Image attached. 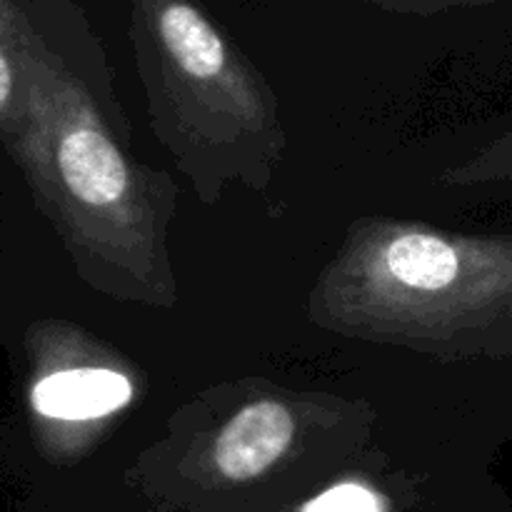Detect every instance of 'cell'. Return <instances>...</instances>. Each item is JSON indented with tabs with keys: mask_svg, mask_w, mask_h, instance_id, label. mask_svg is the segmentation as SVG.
I'll use <instances>...</instances> for the list:
<instances>
[{
	"mask_svg": "<svg viewBox=\"0 0 512 512\" xmlns=\"http://www.w3.org/2000/svg\"><path fill=\"white\" fill-rule=\"evenodd\" d=\"M120 115L33 48L25 50V125L10 158L80 278L125 303L173 308L168 253L178 185L125 150Z\"/></svg>",
	"mask_w": 512,
	"mask_h": 512,
	"instance_id": "6da1fadb",
	"label": "cell"
},
{
	"mask_svg": "<svg viewBox=\"0 0 512 512\" xmlns=\"http://www.w3.org/2000/svg\"><path fill=\"white\" fill-rule=\"evenodd\" d=\"M310 320L450 363L510 358L512 235L358 220L310 293Z\"/></svg>",
	"mask_w": 512,
	"mask_h": 512,
	"instance_id": "7a4b0ae2",
	"label": "cell"
},
{
	"mask_svg": "<svg viewBox=\"0 0 512 512\" xmlns=\"http://www.w3.org/2000/svg\"><path fill=\"white\" fill-rule=\"evenodd\" d=\"M155 35L163 55L148 75L155 138L205 203L220 200L233 183L263 190L285 150L273 95L235 65L193 5H165Z\"/></svg>",
	"mask_w": 512,
	"mask_h": 512,
	"instance_id": "3957f363",
	"label": "cell"
},
{
	"mask_svg": "<svg viewBox=\"0 0 512 512\" xmlns=\"http://www.w3.org/2000/svg\"><path fill=\"white\" fill-rule=\"evenodd\" d=\"M28 400L40 423H93L125 408L133 383L105 365H63L35 375Z\"/></svg>",
	"mask_w": 512,
	"mask_h": 512,
	"instance_id": "277c9868",
	"label": "cell"
},
{
	"mask_svg": "<svg viewBox=\"0 0 512 512\" xmlns=\"http://www.w3.org/2000/svg\"><path fill=\"white\" fill-rule=\"evenodd\" d=\"M293 410L273 398L243 405L220 428L213 443V465L228 480H253L273 468L295 440Z\"/></svg>",
	"mask_w": 512,
	"mask_h": 512,
	"instance_id": "5b68a950",
	"label": "cell"
},
{
	"mask_svg": "<svg viewBox=\"0 0 512 512\" xmlns=\"http://www.w3.org/2000/svg\"><path fill=\"white\" fill-rule=\"evenodd\" d=\"M25 50L28 45L0 28V148L13 158L25 125Z\"/></svg>",
	"mask_w": 512,
	"mask_h": 512,
	"instance_id": "8992f818",
	"label": "cell"
},
{
	"mask_svg": "<svg viewBox=\"0 0 512 512\" xmlns=\"http://www.w3.org/2000/svg\"><path fill=\"white\" fill-rule=\"evenodd\" d=\"M448 185H483V183H505L512 180V130L485 145L480 153L465 160L458 168L443 175Z\"/></svg>",
	"mask_w": 512,
	"mask_h": 512,
	"instance_id": "52a82bcc",
	"label": "cell"
},
{
	"mask_svg": "<svg viewBox=\"0 0 512 512\" xmlns=\"http://www.w3.org/2000/svg\"><path fill=\"white\" fill-rule=\"evenodd\" d=\"M305 512H380L378 500L358 485H343L315 500Z\"/></svg>",
	"mask_w": 512,
	"mask_h": 512,
	"instance_id": "ba28073f",
	"label": "cell"
}]
</instances>
